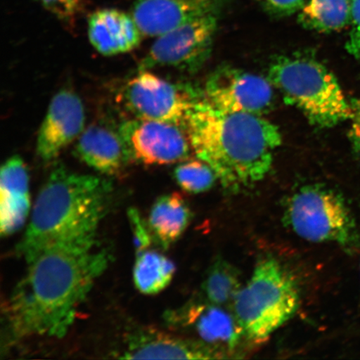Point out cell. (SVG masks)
Instances as JSON below:
<instances>
[{"instance_id":"1","label":"cell","mask_w":360,"mask_h":360,"mask_svg":"<svg viewBox=\"0 0 360 360\" xmlns=\"http://www.w3.org/2000/svg\"><path fill=\"white\" fill-rule=\"evenodd\" d=\"M110 260L93 249L52 250L31 260L8 303L13 336H65Z\"/></svg>"},{"instance_id":"2","label":"cell","mask_w":360,"mask_h":360,"mask_svg":"<svg viewBox=\"0 0 360 360\" xmlns=\"http://www.w3.org/2000/svg\"><path fill=\"white\" fill-rule=\"evenodd\" d=\"M184 129L197 159L232 191L264 179L282 143L277 126L262 115L224 111L202 100L193 103Z\"/></svg>"},{"instance_id":"3","label":"cell","mask_w":360,"mask_h":360,"mask_svg":"<svg viewBox=\"0 0 360 360\" xmlns=\"http://www.w3.org/2000/svg\"><path fill=\"white\" fill-rule=\"evenodd\" d=\"M110 190L105 179L58 165L36 199L18 254L29 263L49 250L93 249Z\"/></svg>"},{"instance_id":"4","label":"cell","mask_w":360,"mask_h":360,"mask_svg":"<svg viewBox=\"0 0 360 360\" xmlns=\"http://www.w3.org/2000/svg\"><path fill=\"white\" fill-rule=\"evenodd\" d=\"M269 79L286 103L318 127H332L352 115L350 101L335 75L311 56L294 53L278 58L269 67Z\"/></svg>"},{"instance_id":"5","label":"cell","mask_w":360,"mask_h":360,"mask_svg":"<svg viewBox=\"0 0 360 360\" xmlns=\"http://www.w3.org/2000/svg\"><path fill=\"white\" fill-rule=\"evenodd\" d=\"M232 305L243 335L259 344L294 316L300 292L294 278L280 262L264 259Z\"/></svg>"},{"instance_id":"6","label":"cell","mask_w":360,"mask_h":360,"mask_svg":"<svg viewBox=\"0 0 360 360\" xmlns=\"http://www.w3.org/2000/svg\"><path fill=\"white\" fill-rule=\"evenodd\" d=\"M288 225L303 240L332 242L353 248L357 243L356 224L339 193L321 186L301 188L288 201Z\"/></svg>"},{"instance_id":"7","label":"cell","mask_w":360,"mask_h":360,"mask_svg":"<svg viewBox=\"0 0 360 360\" xmlns=\"http://www.w3.org/2000/svg\"><path fill=\"white\" fill-rule=\"evenodd\" d=\"M196 98L186 88L139 70L118 94V102L129 118L161 121L184 129Z\"/></svg>"},{"instance_id":"8","label":"cell","mask_w":360,"mask_h":360,"mask_svg":"<svg viewBox=\"0 0 360 360\" xmlns=\"http://www.w3.org/2000/svg\"><path fill=\"white\" fill-rule=\"evenodd\" d=\"M217 29L214 12L196 18L156 38L139 70L155 67H172L193 71L210 55Z\"/></svg>"},{"instance_id":"9","label":"cell","mask_w":360,"mask_h":360,"mask_svg":"<svg viewBox=\"0 0 360 360\" xmlns=\"http://www.w3.org/2000/svg\"><path fill=\"white\" fill-rule=\"evenodd\" d=\"M120 132L132 161L145 165H166L188 160L192 148L180 126L161 121L129 118Z\"/></svg>"},{"instance_id":"10","label":"cell","mask_w":360,"mask_h":360,"mask_svg":"<svg viewBox=\"0 0 360 360\" xmlns=\"http://www.w3.org/2000/svg\"><path fill=\"white\" fill-rule=\"evenodd\" d=\"M273 86L262 76L224 67L206 81L202 100L224 111L262 115L273 105Z\"/></svg>"},{"instance_id":"11","label":"cell","mask_w":360,"mask_h":360,"mask_svg":"<svg viewBox=\"0 0 360 360\" xmlns=\"http://www.w3.org/2000/svg\"><path fill=\"white\" fill-rule=\"evenodd\" d=\"M85 129L82 101L74 91L62 89L53 97L40 126L36 152L45 163L56 160Z\"/></svg>"},{"instance_id":"12","label":"cell","mask_w":360,"mask_h":360,"mask_svg":"<svg viewBox=\"0 0 360 360\" xmlns=\"http://www.w3.org/2000/svg\"><path fill=\"white\" fill-rule=\"evenodd\" d=\"M171 319L191 327L202 343L223 354L235 349L244 336L235 314L208 301L188 304L173 314Z\"/></svg>"},{"instance_id":"13","label":"cell","mask_w":360,"mask_h":360,"mask_svg":"<svg viewBox=\"0 0 360 360\" xmlns=\"http://www.w3.org/2000/svg\"><path fill=\"white\" fill-rule=\"evenodd\" d=\"M219 0H135L132 16L143 35L159 37L214 12Z\"/></svg>"},{"instance_id":"14","label":"cell","mask_w":360,"mask_h":360,"mask_svg":"<svg viewBox=\"0 0 360 360\" xmlns=\"http://www.w3.org/2000/svg\"><path fill=\"white\" fill-rule=\"evenodd\" d=\"M77 141L76 155L101 174H119L133 162L119 128L115 129L103 123L92 124Z\"/></svg>"},{"instance_id":"15","label":"cell","mask_w":360,"mask_h":360,"mask_svg":"<svg viewBox=\"0 0 360 360\" xmlns=\"http://www.w3.org/2000/svg\"><path fill=\"white\" fill-rule=\"evenodd\" d=\"M124 359H216L222 353L201 341L181 339L155 330H142L129 338L122 353Z\"/></svg>"},{"instance_id":"16","label":"cell","mask_w":360,"mask_h":360,"mask_svg":"<svg viewBox=\"0 0 360 360\" xmlns=\"http://www.w3.org/2000/svg\"><path fill=\"white\" fill-rule=\"evenodd\" d=\"M90 43L105 56L129 53L141 42L143 34L132 15L117 8H101L88 20Z\"/></svg>"},{"instance_id":"17","label":"cell","mask_w":360,"mask_h":360,"mask_svg":"<svg viewBox=\"0 0 360 360\" xmlns=\"http://www.w3.org/2000/svg\"><path fill=\"white\" fill-rule=\"evenodd\" d=\"M30 179L20 156L8 159L0 172V233L8 236L25 224L30 210Z\"/></svg>"},{"instance_id":"18","label":"cell","mask_w":360,"mask_h":360,"mask_svg":"<svg viewBox=\"0 0 360 360\" xmlns=\"http://www.w3.org/2000/svg\"><path fill=\"white\" fill-rule=\"evenodd\" d=\"M191 219V210L184 198L179 193H172L155 201L148 225L152 236L166 250L181 237Z\"/></svg>"},{"instance_id":"19","label":"cell","mask_w":360,"mask_h":360,"mask_svg":"<svg viewBox=\"0 0 360 360\" xmlns=\"http://www.w3.org/2000/svg\"><path fill=\"white\" fill-rule=\"evenodd\" d=\"M352 0H309L301 10L299 20L309 30L333 32L351 22Z\"/></svg>"},{"instance_id":"20","label":"cell","mask_w":360,"mask_h":360,"mask_svg":"<svg viewBox=\"0 0 360 360\" xmlns=\"http://www.w3.org/2000/svg\"><path fill=\"white\" fill-rule=\"evenodd\" d=\"M174 273V264L159 252L148 249L137 254L134 282L142 294L156 295L164 290L172 281Z\"/></svg>"},{"instance_id":"21","label":"cell","mask_w":360,"mask_h":360,"mask_svg":"<svg viewBox=\"0 0 360 360\" xmlns=\"http://www.w3.org/2000/svg\"><path fill=\"white\" fill-rule=\"evenodd\" d=\"M241 288L240 272L221 257L210 265L202 285L206 301L222 307L233 304Z\"/></svg>"},{"instance_id":"22","label":"cell","mask_w":360,"mask_h":360,"mask_svg":"<svg viewBox=\"0 0 360 360\" xmlns=\"http://www.w3.org/2000/svg\"><path fill=\"white\" fill-rule=\"evenodd\" d=\"M174 175L182 190L191 193L208 191L218 179L210 166L200 159L183 161Z\"/></svg>"},{"instance_id":"23","label":"cell","mask_w":360,"mask_h":360,"mask_svg":"<svg viewBox=\"0 0 360 360\" xmlns=\"http://www.w3.org/2000/svg\"><path fill=\"white\" fill-rule=\"evenodd\" d=\"M38 1L58 20L68 24L75 20L82 6V0H38Z\"/></svg>"},{"instance_id":"24","label":"cell","mask_w":360,"mask_h":360,"mask_svg":"<svg viewBox=\"0 0 360 360\" xmlns=\"http://www.w3.org/2000/svg\"><path fill=\"white\" fill-rule=\"evenodd\" d=\"M129 218L133 228L136 253H141V252L148 250L151 245L153 236L150 229L148 228V225L143 221L137 210L130 209Z\"/></svg>"},{"instance_id":"25","label":"cell","mask_w":360,"mask_h":360,"mask_svg":"<svg viewBox=\"0 0 360 360\" xmlns=\"http://www.w3.org/2000/svg\"><path fill=\"white\" fill-rule=\"evenodd\" d=\"M274 16H289L302 8L304 0H257Z\"/></svg>"},{"instance_id":"26","label":"cell","mask_w":360,"mask_h":360,"mask_svg":"<svg viewBox=\"0 0 360 360\" xmlns=\"http://www.w3.org/2000/svg\"><path fill=\"white\" fill-rule=\"evenodd\" d=\"M350 34L346 48L350 55L360 60V0H352Z\"/></svg>"},{"instance_id":"27","label":"cell","mask_w":360,"mask_h":360,"mask_svg":"<svg viewBox=\"0 0 360 360\" xmlns=\"http://www.w3.org/2000/svg\"><path fill=\"white\" fill-rule=\"evenodd\" d=\"M352 108V115H351L349 138L353 146L360 153V98H353L350 101Z\"/></svg>"}]
</instances>
